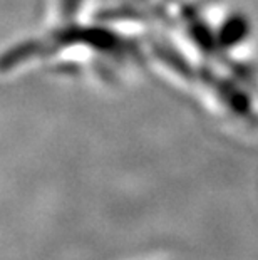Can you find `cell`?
Here are the masks:
<instances>
[{
  "mask_svg": "<svg viewBox=\"0 0 258 260\" xmlns=\"http://www.w3.org/2000/svg\"><path fill=\"white\" fill-rule=\"evenodd\" d=\"M82 0H60V14L64 17H74L79 12Z\"/></svg>",
  "mask_w": 258,
  "mask_h": 260,
  "instance_id": "cell-1",
  "label": "cell"
}]
</instances>
